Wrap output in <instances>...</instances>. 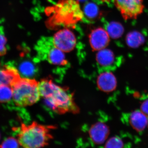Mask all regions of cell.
<instances>
[{"label":"cell","mask_w":148,"mask_h":148,"mask_svg":"<svg viewBox=\"0 0 148 148\" xmlns=\"http://www.w3.org/2000/svg\"><path fill=\"white\" fill-rule=\"evenodd\" d=\"M38 88L45 105L54 112L61 114L79 112V108L74 101L73 93L69 88L57 85L49 79L41 80L38 83Z\"/></svg>","instance_id":"6da1fadb"},{"label":"cell","mask_w":148,"mask_h":148,"mask_svg":"<svg viewBox=\"0 0 148 148\" xmlns=\"http://www.w3.org/2000/svg\"><path fill=\"white\" fill-rule=\"evenodd\" d=\"M56 127L44 125L34 121L31 124L22 123L17 135L20 145L24 148H43L53 139L51 131Z\"/></svg>","instance_id":"7a4b0ae2"},{"label":"cell","mask_w":148,"mask_h":148,"mask_svg":"<svg viewBox=\"0 0 148 148\" xmlns=\"http://www.w3.org/2000/svg\"><path fill=\"white\" fill-rule=\"evenodd\" d=\"M38 83L34 79L20 78L12 85V99L16 106L27 107L34 105L40 100Z\"/></svg>","instance_id":"3957f363"},{"label":"cell","mask_w":148,"mask_h":148,"mask_svg":"<svg viewBox=\"0 0 148 148\" xmlns=\"http://www.w3.org/2000/svg\"><path fill=\"white\" fill-rule=\"evenodd\" d=\"M116 8L125 20L136 18L144 9L143 0H113Z\"/></svg>","instance_id":"277c9868"},{"label":"cell","mask_w":148,"mask_h":148,"mask_svg":"<svg viewBox=\"0 0 148 148\" xmlns=\"http://www.w3.org/2000/svg\"><path fill=\"white\" fill-rule=\"evenodd\" d=\"M53 45L56 47L64 52L71 51L75 47V36L69 29H62L53 36Z\"/></svg>","instance_id":"5b68a950"},{"label":"cell","mask_w":148,"mask_h":148,"mask_svg":"<svg viewBox=\"0 0 148 148\" xmlns=\"http://www.w3.org/2000/svg\"><path fill=\"white\" fill-rule=\"evenodd\" d=\"M89 40L92 50L97 51L107 47L110 42V36L107 31L101 27H98L90 32Z\"/></svg>","instance_id":"8992f818"},{"label":"cell","mask_w":148,"mask_h":148,"mask_svg":"<svg viewBox=\"0 0 148 148\" xmlns=\"http://www.w3.org/2000/svg\"><path fill=\"white\" fill-rule=\"evenodd\" d=\"M109 134L108 126L102 122H97L92 125L89 130L90 139L96 145H101L105 143Z\"/></svg>","instance_id":"52a82bcc"},{"label":"cell","mask_w":148,"mask_h":148,"mask_svg":"<svg viewBox=\"0 0 148 148\" xmlns=\"http://www.w3.org/2000/svg\"><path fill=\"white\" fill-rule=\"evenodd\" d=\"M97 86L104 92H110L116 88L117 80L116 77L109 70H104L98 76L97 79Z\"/></svg>","instance_id":"ba28073f"},{"label":"cell","mask_w":148,"mask_h":148,"mask_svg":"<svg viewBox=\"0 0 148 148\" xmlns=\"http://www.w3.org/2000/svg\"><path fill=\"white\" fill-rule=\"evenodd\" d=\"M21 77L19 72L16 68L3 65L0 63V85L7 84L12 87Z\"/></svg>","instance_id":"9c48e42d"},{"label":"cell","mask_w":148,"mask_h":148,"mask_svg":"<svg viewBox=\"0 0 148 148\" xmlns=\"http://www.w3.org/2000/svg\"><path fill=\"white\" fill-rule=\"evenodd\" d=\"M128 121L133 129L142 132L147 126L148 117L141 110H136L129 114Z\"/></svg>","instance_id":"30bf717a"},{"label":"cell","mask_w":148,"mask_h":148,"mask_svg":"<svg viewBox=\"0 0 148 148\" xmlns=\"http://www.w3.org/2000/svg\"><path fill=\"white\" fill-rule=\"evenodd\" d=\"M115 56L110 49H104L99 51L96 55V60L99 66L105 69H110L115 65Z\"/></svg>","instance_id":"8fae6325"},{"label":"cell","mask_w":148,"mask_h":148,"mask_svg":"<svg viewBox=\"0 0 148 148\" xmlns=\"http://www.w3.org/2000/svg\"><path fill=\"white\" fill-rule=\"evenodd\" d=\"M45 57L50 64L54 66H66L68 64L64 52L55 46L47 50Z\"/></svg>","instance_id":"7c38bea8"},{"label":"cell","mask_w":148,"mask_h":148,"mask_svg":"<svg viewBox=\"0 0 148 148\" xmlns=\"http://www.w3.org/2000/svg\"><path fill=\"white\" fill-rule=\"evenodd\" d=\"M83 12L86 18L91 21L99 19L102 14L99 7L91 2H88L84 5Z\"/></svg>","instance_id":"4fadbf2b"},{"label":"cell","mask_w":148,"mask_h":148,"mask_svg":"<svg viewBox=\"0 0 148 148\" xmlns=\"http://www.w3.org/2000/svg\"><path fill=\"white\" fill-rule=\"evenodd\" d=\"M125 40L127 45L133 48L139 47L145 41L144 36L137 31H134L127 34Z\"/></svg>","instance_id":"5bb4252c"},{"label":"cell","mask_w":148,"mask_h":148,"mask_svg":"<svg viewBox=\"0 0 148 148\" xmlns=\"http://www.w3.org/2000/svg\"><path fill=\"white\" fill-rule=\"evenodd\" d=\"M107 31L111 38L118 39L123 34L124 29L121 23L116 21H112L107 26Z\"/></svg>","instance_id":"9a60e30c"},{"label":"cell","mask_w":148,"mask_h":148,"mask_svg":"<svg viewBox=\"0 0 148 148\" xmlns=\"http://www.w3.org/2000/svg\"><path fill=\"white\" fill-rule=\"evenodd\" d=\"M19 73L25 78L31 77L34 76L36 73V67L34 63L30 61H24L19 65Z\"/></svg>","instance_id":"2e32d148"},{"label":"cell","mask_w":148,"mask_h":148,"mask_svg":"<svg viewBox=\"0 0 148 148\" xmlns=\"http://www.w3.org/2000/svg\"><path fill=\"white\" fill-rule=\"evenodd\" d=\"M13 97V89L11 86L7 84L0 85V104L9 102Z\"/></svg>","instance_id":"e0dca14e"},{"label":"cell","mask_w":148,"mask_h":148,"mask_svg":"<svg viewBox=\"0 0 148 148\" xmlns=\"http://www.w3.org/2000/svg\"><path fill=\"white\" fill-rule=\"evenodd\" d=\"M18 139L13 137L6 138L0 145V148H20Z\"/></svg>","instance_id":"ac0fdd59"},{"label":"cell","mask_w":148,"mask_h":148,"mask_svg":"<svg viewBox=\"0 0 148 148\" xmlns=\"http://www.w3.org/2000/svg\"><path fill=\"white\" fill-rule=\"evenodd\" d=\"M124 144L120 138L113 137L110 138L106 143L105 148H123Z\"/></svg>","instance_id":"d6986e66"},{"label":"cell","mask_w":148,"mask_h":148,"mask_svg":"<svg viewBox=\"0 0 148 148\" xmlns=\"http://www.w3.org/2000/svg\"><path fill=\"white\" fill-rule=\"evenodd\" d=\"M7 40L3 32L0 31V56H3L7 53Z\"/></svg>","instance_id":"ffe728a7"},{"label":"cell","mask_w":148,"mask_h":148,"mask_svg":"<svg viewBox=\"0 0 148 148\" xmlns=\"http://www.w3.org/2000/svg\"><path fill=\"white\" fill-rule=\"evenodd\" d=\"M140 110L148 117V99L143 101L140 107Z\"/></svg>","instance_id":"44dd1931"},{"label":"cell","mask_w":148,"mask_h":148,"mask_svg":"<svg viewBox=\"0 0 148 148\" xmlns=\"http://www.w3.org/2000/svg\"><path fill=\"white\" fill-rule=\"evenodd\" d=\"M77 1L80 2H85L87 1L88 0H77Z\"/></svg>","instance_id":"7402d4cb"},{"label":"cell","mask_w":148,"mask_h":148,"mask_svg":"<svg viewBox=\"0 0 148 148\" xmlns=\"http://www.w3.org/2000/svg\"><path fill=\"white\" fill-rule=\"evenodd\" d=\"M147 126H148V125H147Z\"/></svg>","instance_id":"603a6c76"},{"label":"cell","mask_w":148,"mask_h":148,"mask_svg":"<svg viewBox=\"0 0 148 148\" xmlns=\"http://www.w3.org/2000/svg\"><path fill=\"white\" fill-rule=\"evenodd\" d=\"M0 138H1V135H0Z\"/></svg>","instance_id":"cb8c5ba5"},{"label":"cell","mask_w":148,"mask_h":148,"mask_svg":"<svg viewBox=\"0 0 148 148\" xmlns=\"http://www.w3.org/2000/svg\"><path fill=\"white\" fill-rule=\"evenodd\" d=\"M22 148H23V147H22Z\"/></svg>","instance_id":"d4e9b609"}]
</instances>
